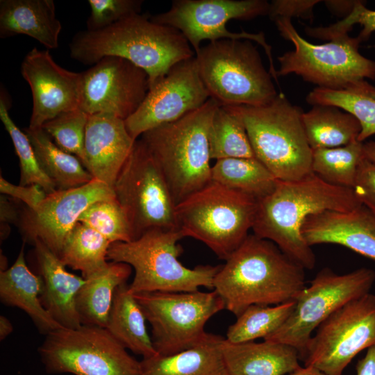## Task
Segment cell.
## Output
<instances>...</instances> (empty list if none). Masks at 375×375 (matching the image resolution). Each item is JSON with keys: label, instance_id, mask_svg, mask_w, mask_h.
Here are the masks:
<instances>
[{"label": "cell", "instance_id": "4dcf8cb0", "mask_svg": "<svg viewBox=\"0 0 375 375\" xmlns=\"http://www.w3.org/2000/svg\"><path fill=\"white\" fill-rule=\"evenodd\" d=\"M212 181L244 194L257 201L275 189L278 179L256 158L216 160L211 168Z\"/></svg>", "mask_w": 375, "mask_h": 375}, {"label": "cell", "instance_id": "e575fe53", "mask_svg": "<svg viewBox=\"0 0 375 375\" xmlns=\"http://www.w3.org/2000/svg\"><path fill=\"white\" fill-rule=\"evenodd\" d=\"M294 306V301L274 306L251 305L228 327L226 340L232 343H242L260 338L265 339L285 323Z\"/></svg>", "mask_w": 375, "mask_h": 375}, {"label": "cell", "instance_id": "30bf717a", "mask_svg": "<svg viewBox=\"0 0 375 375\" xmlns=\"http://www.w3.org/2000/svg\"><path fill=\"white\" fill-rule=\"evenodd\" d=\"M112 190L134 240L156 230H176V203L163 174L141 140H137Z\"/></svg>", "mask_w": 375, "mask_h": 375}, {"label": "cell", "instance_id": "9c48e42d", "mask_svg": "<svg viewBox=\"0 0 375 375\" xmlns=\"http://www.w3.org/2000/svg\"><path fill=\"white\" fill-rule=\"evenodd\" d=\"M200 76L221 106L267 104L278 94L256 46L249 40H219L196 53Z\"/></svg>", "mask_w": 375, "mask_h": 375}, {"label": "cell", "instance_id": "74e56055", "mask_svg": "<svg viewBox=\"0 0 375 375\" xmlns=\"http://www.w3.org/2000/svg\"><path fill=\"white\" fill-rule=\"evenodd\" d=\"M78 222L92 228L111 244L134 240L126 215L115 197L92 203L81 215Z\"/></svg>", "mask_w": 375, "mask_h": 375}, {"label": "cell", "instance_id": "603a6c76", "mask_svg": "<svg viewBox=\"0 0 375 375\" xmlns=\"http://www.w3.org/2000/svg\"><path fill=\"white\" fill-rule=\"evenodd\" d=\"M222 351L228 375H284L301 367L297 350L279 342L232 343L224 338Z\"/></svg>", "mask_w": 375, "mask_h": 375}, {"label": "cell", "instance_id": "83f0119b", "mask_svg": "<svg viewBox=\"0 0 375 375\" xmlns=\"http://www.w3.org/2000/svg\"><path fill=\"white\" fill-rule=\"evenodd\" d=\"M144 312L129 285L115 290L106 328L124 348L143 358L158 355L147 331Z\"/></svg>", "mask_w": 375, "mask_h": 375}, {"label": "cell", "instance_id": "7a4b0ae2", "mask_svg": "<svg viewBox=\"0 0 375 375\" xmlns=\"http://www.w3.org/2000/svg\"><path fill=\"white\" fill-rule=\"evenodd\" d=\"M305 270L272 241L249 234L221 265L213 290L238 317L251 305L294 301L306 287Z\"/></svg>", "mask_w": 375, "mask_h": 375}, {"label": "cell", "instance_id": "f1b7e54d", "mask_svg": "<svg viewBox=\"0 0 375 375\" xmlns=\"http://www.w3.org/2000/svg\"><path fill=\"white\" fill-rule=\"evenodd\" d=\"M307 141L312 149L334 148L358 140V120L332 106L315 105L301 116Z\"/></svg>", "mask_w": 375, "mask_h": 375}, {"label": "cell", "instance_id": "3957f363", "mask_svg": "<svg viewBox=\"0 0 375 375\" xmlns=\"http://www.w3.org/2000/svg\"><path fill=\"white\" fill-rule=\"evenodd\" d=\"M70 56L94 65L103 58L126 59L146 72L149 88L176 64L194 57V51L177 29L155 23L149 14H135L106 28L77 33Z\"/></svg>", "mask_w": 375, "mask_h": 375}, {"label": "cell", "instance_id": "277c9868", "mask_svg": "<svg viewBox=\"0 0 375 375\" xmlns=\"http://www.w3.org/2000/svg\"><path fill=\"white\" fill-rule=\"evenodd\" d=\"M219 106L210 98L197 110L141 135L160 167L176 205L212 181L208 132Z\"/></svg>", "mask_w": 375, "mask_h": 375}, {"label": "cell", "instance_id": "bcb514c9", "mask_svg": "<svg viewBox=\"0 0 375 375\" xmlns=\"http://www.w3.org/2000/svg\"><path fill=\"white\" fill-rule=\"evenodd\" d=\"M19 217L13 206L6 197H1V221L3 222H19Z\"/></svg>", "mask_w": 375, "mask_h": 375}, {"label": "cell", "instance_id": "44dd1931", "mask_svg": "<svg viewBox=\"0 0 375 375\" xmlns=\"http://www.w3.org/2000/svg\"><path fill=\"white\" fill-rule=\"evenodd\" d=\"M135 141L124 119L103 113L90 115L83 165L94 178L112 188Z\"/></svg>", "mask_w": 375, "mask_h": 375}, {"label": "cell", "instance_id": "7402d4cb", "mask_svg": "<svg viewBox=\"0 0 375 375\" xmlns=\"http://www.w3.org/2000/svg\"><path fill=\"white\" fill-rule=\"evenodd\" d=\"M33 245L43 281L40 296L43 307L62 328L80 327L76 297L85 279L67 272L58 256L41 241L36 240Z\"/></svg>", "mask_w": 375, "mask_h": 375}, {"label": "cell", "instance_id": "ac0fdd59", "mask_svg": "<svg viewBox=\"0 0 375 375\" xmlns=\"http://www.w3.org/2000/svg\"><path fill=\"white\" fill-rule=\"evenodd\" d=\"M115 197L112 188L95 178L80 187L47 194L36 208L26 207L19 215L24 241L33 244L40 240L58 256L81 215L92 203Z\"/></svg>", "mask_w": 375, "mask_h": 375}, {"label": "cell", "instance_id": "2e32d148", "mask_svg": "<svg viewBox=\"0 0 375 375\" xmlns=\"http://www.w3.org/2000/svg\"><path fill=\"white\" fill-rule=\"evenodd\" d=\"M210 98L194 56L176 64L151 86L138 110L124 120L125 125L137 140L145 132L197 110Z\"/></svg>", "mask_w": 375, "mask_h": 375}, {"label": "cell", "instance_id": "d4e9b609", "mask_svg": "<svg viewBox=\"0 0 375 375\" xmlns=\"http://www.w3.org/2000/svg\"><path fill=\"white\" fill-rule=\"evenodd\" d=\"M42 290V277L26 265L24 243L14 264L0 272V298L6 306L24 311L38 330L47 335L62 327L43 307L40 301Z\"/></svg>", "mask_w": 375, "mask_h": 375}, {"label": "cell", "instance_id": "d6986e66", "mask_svg": "<svg viewBox=\"0 0 375 375\" xmlns=\"http://www.w3.org/2000/svg\"><path fill=\"white\" fill-rule=\"evenodd\" d=\"M20 69L33 97L29 128H42L58 115L80 108L81 73L58 65L49 50L32 49L25 56Z\"/></svg>", "mask_w": 375, "mask_h": 375}, {"label": "cell", "instance_id": "ffe728a7", "mask_svg": "<svg viewBox=\"0 0 375 375\" xmlns=\"http://www.w3.org/2000/svg\"><path fill=\"white\" fill-rule=\"evenodd\" d=\"M301 233L310 247L339 244L375 261V215L362 204L347 211L312 214L306 218Z\"/></svg>", "mask_w": 375, "mask_h": 375}, {"label": "cell", "instance_id": "4fadbf2b", "mask_svg": "<svg viewBox=\"0 0 375 375\" xmlns=\"http://www.w3.org/2000/svg\"><path fill=\"white\" fill-rule=\"evenodd\" d=\"M375 272L360 268L338 274L330 268L321 269L296 297L293 312L285 323L264 340L295 348L303 360L312 332L331 315L348 302L369 292Z\"/></svg>", "mask_w": 375, "mask_h": 375}, {"label": "cell", "instance_id": "b9f144b4", "mask_svg": "<svg viewBox=\"0 0 375 375\" xmlns=\"http://www.w3.org/2000/svg\"><path fill=\"white\" fill-rule=\"evenodd\" d=\"M353 190L360 203L375 215V164L365 157L358 167Z\"/></svg>", "mask_w": 375, "mask_h": 375}, {"label": "cell", "instance_id": "1f68e13d", "mask_svg": "<svg viewBox=\"0 0 375 375\" xmlns=\"http://www.w3.org/2000/svg\"><path fill=\"white\" fill-rule=\"evenodd\" d=\"M110 244L92 228L78 222L67 235L58 256L65 266L81 271L85 279L107 265Z\"/></svg>", "mask_w": 375, "mask_h": 375}, {"label": "cell", "instance_id": "c3c4849f", "mask_svg": "<svg viewBox=\"0 0 375 375\" xmlns=\"http://www.w3.org/2000/svg\"><path fill=\"white\" fill-rule=\"evenodd\" d=\"M289 375H326L317 368L313 366H304L299 367L296 370L290 373Z\"/></svg>", "mask_w": 375, "mask_h": 375}, {"label": "cell", "instance_id": "d590c367", "mask_svg": "<svg viewBox=\"0 0 375 375\" xmlns=\"http://www.w3.org/2000/svg\"><path fill=\"white\" fill-rule=\"evenodd\" d=\"M306 101L311 105L332 106L353 115L361 126L358 140L375 134V88L366 90H334L315 88L309 92Z\"/></svg>", "mask_w": 375, "mask_h": 375}, {"label": "cell", "instance_id": "836d02e7", "mask_svg": "<svg viewBox=\"0 0 375 375\" xmlns=\"http://www.w3.org/2000/svg\"><path fill=\"white\" fill-rule=\"evenodd\" d=\"M208 143L211 159L256 158L243 122L224 106L213 114Z\"/></svg>", "mask_w": 375, "mask_h": 375}, {"label": "cell", "instance_id": "f546056e", "mask_svg": "<svg viewBox=\"0 0 375 375\" xmlns=\"http://www.w3.org/2000/svg\"><path fill=\"white\" fill-rule=\"evenodd\" d=\"M38 161L57 190L83 185L94 178L75 156L59 148L42 128L25 129Z\"/></svg>", "mask_w": 375, "mask_h": 375}, {"label": "cell", "instance_id": "484cf974", "mask_svg": "<svg viewBox=\"0 0 375 375\" xmlns=\"http://www.w3.org/2000/svg\"><path fill=\"white\" fill-rule=\"evenodd\" d=\"M224 339L208 333L201 342L188 349L143 358L140 375H228L222 351Z\"/></svg>", "mask_w": 375, "mask_h": 375}, {"label": "cell", "instance_id": "8fae6325", "mask_svg": "<svg viewBox=\"0 0 375 375\" xmlns=\"http://www.w3.org/2000/svg\"><path fill=\"white\" fill-rule=\"evenodd\" d=\"M50 374L140 375V361L127 352L106 328L81 325L46 335L38 349Z\"/></svg>", "mask_w": 375, "mask_h": 375}, {"label": "cell", "instance_id": "e0dca14e", "mask_svg": "<svg viewBox=\"0 0 375 375\" xmlns=\"http://www.w3.org/2000/svg\"><path fill=\"white\" fill-rule=\"evenodd\" d=\"M81 74L80 108L89 115L103 113L125 120L149 90L146 72L119 57L103 58Z\"/></svg>", "mask_w": 375, "mask_h": 375}, {"label": "cell", "instance_id": "ee69618b", "mask_svg": "<svg viewBox=\"0 0 375 375\" xmlns=\"http://www.w3.org/2000/svg\"><path fill=\"white\" fill-rule=\"evenodd\" d=\"M320 1H290L276 0L270 3L269 17L274 20L276 17L291 19L292 17H301L306 19L312 18V8Z\"/></svg>", "mask_w": 375, "mask_h": 375}, {"label": "cell", "instance_id": "6da1fadb", "mask_svg": "<svg viewBox=\"0 0 375 375\" xmlns=\"http://www.w3.org/2000/svg\"><path fill=\"white\" fill-rule=\"evenodd\" d=\"M361 204L352 188L331 185L313 173L297 181L278 180L274 191L258 201L252 231L306 269H312L316 257L301 233L306 218L324 210H350Z\"/></svg>", "mask_w": 375, "mask_h": 375}, {"label": "cell", "instance_id": "d6a6232c", "mask_svg": "<svg viewBox=\"0 0 375 375\" xmlns=\"http://www.w3.org/2000/svg\"><path fill=\"white\" fill-rule=\"evenodd\" d=\"M364 157L363 142L358 140L338 147L312 149L311 170L327 183L353 189Z\"/></svg>", "mask_w": 375, "mask_h": 375}, {"label": "cell", "instance_id": "8992f818", "mask_svg": "<svg viewBox=\"0 0 375 375\" xmlns=\"http://www.w3.org/2000/svg\"><path fill=\"white\" fill-rule=\"evenodd\" d=\"M184 238L178 230H156L128 242L110 244L108 260L124 262L134 269L129 290L192 292L200 287L213 290V280L221 265H197L191 269L178 260L183 253L178 243Z\"/></svg>", "mask_w": 375, "mask_h": 375}, {"label": "cell", "instance_id": "60d3db41", "mask_svg": "<svg viewBox=\"0 0 375 375\" xmlns=\"http://www.w3.org/2000/svg\"><path fill=\"white\" fill-rule=\"evenodd\" d=\"M354 24H360L363 26L358 35L361 42L368 40L375 31V10H369L361 1H356L352 10L344 19L327 27H307L306 31L312 37L330 40L335 36L348 33Z\"/></svg>", "mask_w": 375, "mask_h": 375}, {"label": "cell", "instance_id": "681fc988", "mask_svg": "<svg viewBox=\"0 0 375 375\" xmlns=\"http://www.w3.org/2000/svg\"><path fill=\"white\" fill-rule=\"evenodd\" d=\"M363 153L367 160L375 164V141L363 143Z\"/></svg>", "mask_w": 375, "mask_h": 375}, {"label": "cell", "instance_id": "7c38bea8", "mask_svg": "<svg viewBox=\"0 0 375 375\" xmlns=\"http://www.w3.org/2000/svg\"><path fill=\"white\" fill-rule=\"evenodd\" d=\"M151 326L158 354L172 355L193 347L207 335L205 325L224 303L215 290L133 294Z\"/></svg>", "mask_w": 375, "mask_h": 375}, {"label": "cell", "instance_id": "8d00e7d4", "mask_svg": "<svg viewBox=\"0 0 375 375\" xmlns=\"http://www.w3.org/2000/svg\"><path fill=\"white\" fill-rule=\"evenodd\" d=\"M8 101L1 92L0 119L12 140L20 167L19 185L27 186L37 185L47 194L57 190L53 183L41 168L33 146L26 134L15 124L8 112Z\"/></svg>", "mask_w": 375, "mask_h": 375}, {"label": "cell", "instance_id": "5bb4252c", "mask_svg": "<svg viewBox=\"0 0 375 375\" xmlns=\"http://www.w3.org/2000/svg\"><path fill=\"white\" fill-rule=\"evenodd\" d=\"M269 8L270 3L265 0H174L167 11L151 16V20L178 30L195 53L206 40L255 41L264 49L269 62V72L278 84L272 47L267 44L264 33L244 31L235 33L226 28L229 20H251L268 15Z\"/></svg>", "mask_w": 375, "mask_h": 375}, {"label": "cell", "instance_id": "f35d334b", "mask_svg": "<svg viewBox=\"0 0 375 375\" xmlns=\"http://www.w3.org/2000/svg\"><path fill=\"white\" fill-rule=\"evenodd\" d=\"M90 115L81 108L63 112L44 123L42 128L61 149L84 161L85 129Z\"/></svg>", "mask_w": 375, "mask_h": 375}, {"label": "cell", "instance_id": "5b68a950", "mask_svg": "<svg viewBox=\"0 0 375 375\" xmlns=\"http://www.w3.org/2000/svg\"><path fill=\"white\" fill-rule=\"evenodd\" d=\"M243 122L255 157L280 181L312 173V149L303 127L301 108L282 92L258 106H224Z\"/></svg>", "mask_w": 375, "mask_h": 375}, {"label": "cell", "instance_id": "ba28073f", "mask_svg": "<svg viewBox=\"0 0 375 375\" xmlns=\"http://www.w3.org/2000/svg\"><path fill=\"white\" fill-rule=\"evenodd\" d=\"M258 201L211 181L176 206L178 230L226 260L252 229Z\"/></svg>", "mask_w": 375, "mask_h": 375}, {"label": "cell", "instance_id": "52a82bcc", "mask_svg": "<svg viewBox=\"0 0 375 375\" xmlns=\"http://www.w3.org/2000/svg\"><path fill=\"white\" fill-rule=\"evenodd\" d=\"M281 36L294 45L293 51L278 58L277 76L295 74L317 88L334 90H356L375 79V61L358 51L361 40L348 33L332 38L323 44L310 43L299 35L291 19H274Z\"/></svg>", "mask_w": 375, "mask_h": 375}, {"label": "cell", "instance_id": "ab89813d", "mask_svg": "<svg viewBox=\"0 0 375 375\" xmlns=\"http://www.w3.org/2000/svg\"><path fill=\"white\" fill-rule=\"evenodd\" d=\"M90 14L87 30L94 31L106 28L142 10V0H89Z\"/></svg>", "mask_w": 375, "mask_h": 375}, {"label": "cell", "instance_id": "cb8c5ba5", "mask_svg": "<svg viewBox=\"0 0 375 375\" xmlns=\"http://www.w3.org/2000/svg\"><path fill=\"white\" fill-rule=\"evenodd\" d=\"M62 29L53 0H1L0 38L18 34L36 40L47 50L57 49Z\"/></svg>", "mask_w": 375, "mask_h": 375}, {"label": "cell", "instance_id": "f6af8a7d", "mask_svg": "<svg viewBox=\"0 0 375 375\" xmlns=\"http://www.w3.org/2000/svg\"><path fill=\"white\" fill-rule=\"evenodd\" d=\"M356 375H375V345L367 349L356 365Z\"/></svg>", "mask_w": 375, "mask_h": 375}, {"label": "cell", "instance_id": "7bdbcfd3", "mask_svg": "<svg viewBox=\"0 0 375 375\" xmlns=\"http://www.w3.org/2000/svg\"><path fill=\"white\" fill-rule=\"evenodd\" d=\"M0 192L21 201L31 210L36 208L47 196L46 192L37 185H14L3 176L0 177Z\"/></svg>", "mask_w": 375, "mask_h": 375}, {"label": "cell", "instance_id": "7dc6e473", "mask_svg": "<svg viewBox=\"0 0 375 375\" xmlns=\"http://www.w3.org/2000/svg\"><path fill=\"white\" fill-rule=\"evenodd\" d=\"M13 327L10 320L3 315L0 317V340H4L12 331Z\"/></svg>", "mask_w": 375, "mask_h": 375}, {"label": "cell", "instance_id": "4316f807", "mask_svg": "<svg viewBox=\"0 0 375 375\" xmlns=\"http://www.w3.org/2000/svg\"><path fill=\"white\" fill-rule=\"evenodd\" d=\"M131 272L129 265L110 261L85 278L76 297V308L82 325L106 327L115 290L126 283Z\"/></svg>", "mask_w": 375, "mask_h": 375}, {"label": "cell", "instance_id": "9a60e30c", "mask_svg": "<svg viewBox=\"0 0 375 375\" xmlns=\"http://www.w3.org/2000/svg\"><path fill=\"white\" fill-rule=\"evenodd\" d=\"M375 345V295L370 292L334 312L310 338L303 359L326 375H342L360 351Z\"/></svg>", "mask_w": 375, "mask_h": 375}]
</instances>
